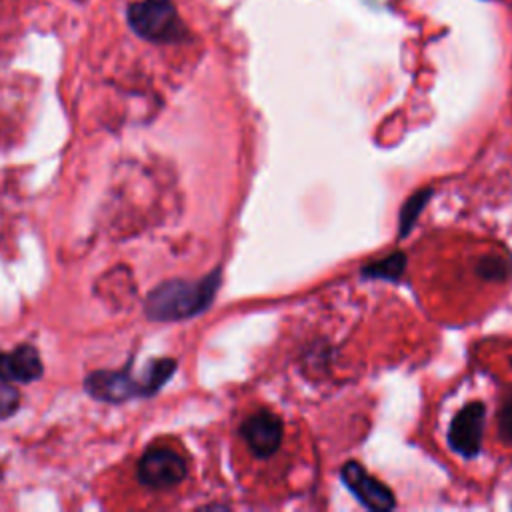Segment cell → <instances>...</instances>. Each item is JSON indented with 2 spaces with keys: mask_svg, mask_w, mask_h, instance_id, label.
Here are the masks:
<instances>
[{
  "mask_svg": "<svg viewBox=\"0 0 512 512\" xmlns=\"http://www.w3.org/2000/svg\"><path fill=\"white\" fill-rule=\"evenodd\" d=\"M220 280L218 268L200 280H166L146 296V316L156 322L194 318L212 304Z\"/></svg>",
  "mask_w": 512,
  "mask_h": 512,
  "instance_id": "6da1fadb",
  "label": "cell"
},
{
  "mask_svg": "<svg viewBox=\"0 0 512 512\" xmlns=\"http://www.w3.org/2000/svg\"><path fill=\"white\" fill-rule=\"evenodd\" d=\"M128 24L144 40L178 42L186 38V28L172 0H140L128 6Z\"/></svg>",
  "mask_w": 512,
  "mask_h": 512,
  "instance_id": "7a4b0ae2",
  "label": "cell"
},
{
  "mask_svg": "<svg viewBox=\"0 0 512 512\" xmlns=\"http://www.w3.org/2000/svg\"><path fill=\"white\" fill-rule=\"evenodd\" d=\"M138 480L154 490H166L180 484L186 474L184 458L172 448H150L138 460Z\"/></svg>",
  "mask_w": 512,
  "mask_h": 512,
  "instance_id": "3957f363",
  "label": "cell"
},
{
  "mask_svg": "<svg viewBox=\"0 0 512 512\" xmlns=\"http://www.w3.org/2000/svg\"><path fill=\"white\" fill-rule=\"evenodd\" d=\"M84 388L94 400L110 404H120L134 396H142L140 376H134L128 366L122 370H96L86 376Z\"/></svg>",
  "mask_w": 512,
  "mask_h": 512,
  "instance_id": "277c9868",
  "label": "cell"
},
{
  "mask_svg": "<svg viewBox=\"0 0 512 512\" xmlns=\"http://www.w3.org/2000/svg\"><path fill=\"white\" fill-rule=\"evenodd\" d=\"M340 478L346 484V488L356 496V500L368 510L388 512L396 506L394 492L386 484L370 476L362 464L354 460L346 462L340 470Z\"/></svg>",
  "mask_w": 512,
  "mask_h": 512,
  "instance_id": "5b68a950",
  "label": "cell"
},
{
  "mask_svg": "<svg viewBox=\"0 0 512 512\" xmlns=\"http://www.w3.org/2000/svg\"><path fill=\"white\" fill-rule=\"evenodd\" d=\"M486 408L482 402L466 404L450 422L448 444L464 458H474L482 446Z\"/></svg>",
  "mask_w": 512,
  "mask_h": 512,
  "instance_id": "8992f818",
  "label": "cell"
},
{
  "mask_svg": "<svg viewBox=\"0 0 512 512\" xmlns=\"http://www.w3.org/2000/svg\"><path fill=\"white\" fill-rule=\"evenodd\" d=\"M240 436L256 458H270L280 448L282 422L276 414L260 410L242 422Z\"/></svg>",
  "mask_w": 512,
  "mask_h": 512,
  "instance_id": "52a82bcc",
  "label": "cell"
},
{
  "mask_svg": "<svg viewBox=\"0 0 512 512\" xmlns=\"http://www.w3.org/2000/svg\"><path fill=\"white\" fill-rule=\"evenodd\" d=\"M40 354L30 344H20L10 352H0V380L10 384H28L42 376Z\"/></svg>",
  "mask_w": 512,
  "mask_h": 512,
  "instance_id": "ba28073f",
  "label": "cell"
},
{
  "mask_svg": "<svg viewBox=\"0 0 512 512\" xmlns=\"http://www.w3.org/2000/svg\"><path fill=\"white\" fill-rule=\"evenodd\" d=\"M176 372V360L174 358H158L148 362L146 370L140 374L142 382V396H154Z\"/></svg>",
  "mask_w": 512,
  "mask_h": 512,
  "instance_id": "9c48e42d",
  "label": "cell"
},
{
  "mask_svg": "<svg viewBox=\"0 0 512 512\" xmlns=\"http://www.w3.org/2000/svg\"><path fill=\"white\" fill-rule=\"evenodd\" d=\"M406 256L404 252H392L380 260L366 264L360 274L364 278H378V280H398L404 274Z\"/></svg>",
  "mask_w": 512,
  "mask_h": 512,
  "instance_id": "30bf717a",
  "label": "cell"
},
{
  "mask_svg": "<svg viewBox=\"0 0 512 512\" xmlns=\"http://www.w3.org/2000/svg\"><path fill=\"white\" fill-rule=\"evenodd\" d=\"M430 196H432V190L426 188V190H418L416 194H412V196L408 198V202L404 204V208H402V212H400V236H406V234L412 230L416 218L420 216V212H422L424 206L428 204Z\"/></svg>",
  "mask_w": 512,
  "mask_h": 512,
  "instance_id": "8fae6325",
  "label": "cell"
},
{
  "mask_svg": "<svg viewBox=\"0 0 512 512\" xmlns=\"http://www.w3.org/2000/svg\"><path fill=\"white\" fill-rule=\"evenodd\" d=\"M476 274L482 276L484 280L496 282V280H504V276L508 274V266L502 258L498 256H484L478 266H476Z\"/></svg>",
  "mask_w": 512,
  "mask_h": 512,
  "instance_id": "7c38bea8",
  "label": "cell"
},
{
  "mask_svg": "<svg viewBox=\"0 0 512 512\" xmlns=\"http://www.w3.org/2000/svg\"><path fill=\"white\" fill-rule=\"evenodd\" d=\"M20 394L10 382L0 380V418H8L18 410Z\"/></svg>",
  "mask_w": 512,
  "mask_h": 512,
  "instance_id": "4fadbf2b",
  "label": "cell"
},
{
  "mask_svg": "<svg viewBox=\"0 0 512 512\" xmlns=\"http://www.w3.org/2000/svg\"><path fill=\"white\" fill-rule=\"evenodd\" d=\"M498 432L500 438L512 444V394H508L498 412Z\"/></svg>",
  "mask_w": 512,
  "mask_h": 512,
  "instance_id": "5bb4252c",
  "label": "cell"
}]
</instances>
